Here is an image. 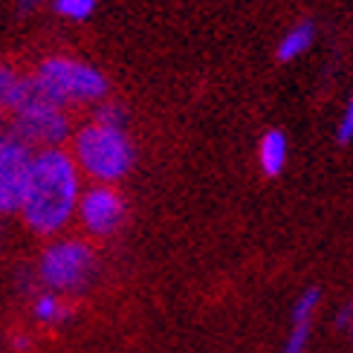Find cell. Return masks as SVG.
<instances>
[{
    "label": "cell",
    "instance_id": "obj_10",
    "mask_svg": "<svg viewBox=\"0 0 353 353\" xmlns=\"http://www.w3.org/2000/svg\"><path fill=\"white\" fill-rule=\"evenodd\" d=\"M316 41V26L313 21H301L290 29V32L278 41V61H296V58H301L307 50L313 47Z\"/></svg>",
    "mask_w": 353,
    "mask_h": 353
},
{
    "label": "cell",
    "instance_id": "obj_6",
    "mask_svg": "<svg viewBox=\"0 0 353 353\" xmlns=\"http://www.w3.org/2000/svg\"><path fill=\"white\" fill-rule=\"evenodd\" d=\"M32 154L35 151L18 137H0V214H12L21 209Z\"/></svg>",
    "mask_w": 353,
    "mask_h": 353
},
{
    "label": "cell",
    "instance_id": "obj_15",
    "mask_svg": "<svg viewBox=\"0 0 353 353\" xmlns=\"http://www.w3.org/2000/svg\"><path fill=\"white\" fill-rule=\"evenodd\" d=\"M14 76H18V72H12L6 64H0V116H3V93H6V87L12 84Z\"/></svg>",
    "mask_w": 353,
    "mask_h": 353
},
{
    "label": "cell",
    "instance_id": "obj_4",
    "mask_svg": "<svg viewBox=\"0 0 353 353\" xmlns=\"http://www.w3.org/2000/svg\"><path fill=\"white\" fill-rule=\"evenodd\" d=\"M96 255L84 241H58L43 249L38 278L52 292H79L93 281Z\"/></svg>",
    "mask_w": 353,
    "mask_h": 353
},
{
    "label": "cell",
    "instance_id": "obj_1",
    "mask_svg": "<svg viewBox=\"0 0 353 353\" xmlns=\"http://www.w3.org/2000/svg\"><path fill=\"white\" fill-rule=\"evenodd\" d=\"M79 165L61 148H47L32 154L29 165L21 214L29 229L38 234H55L67 226V220L76 214V205L81 197Z\"/></svg>",
    "mask_w": 353,
    "mask_h": 353
},
{
    "label": "cell",
    "instance_id": "obj_14",
    "mask_svg": "<svg viewBox=\"0 0 353 353\" xmlns=\"http://www.w3.org/2000/svg\"><path fill=\"white\" fill-rule=\"evenodd\" d=\"M336 139H339V145L353 142V96L347 99V108H345L342 119H339V128H336Z\"/></svg>",
    "mask_w": 353,
    "mask_h": 353
},
{
    "label": "cell",
    "instance_id": "obj_2",
    "mask_svg": "<svg viewBox=\"0 0 353 353\" xmlns=\"http://www.w3.org/2000/svg\"><path fill=\"white\" fill-rule=\"evenodd\" d=\"M72 163L101 185L119 183L137 163V148L119 128L84 125L72 139Z\"/></svg>",
    "mask_w": 353,
    "mask_h": 353
},
{
    "label": "cell",
    "instance_id": "obj_5",
    "mask_svg": "<svg viewBox=\"0 0 353 353\" xmlns=\"http://www.w3.org/2000/svg\"><path fill=\"white\" fill-rule=\"evenodd\" d=\"M12 137H18L29 148H35V145H41L43 151L58 148V145L70 137V119H67L64 108H58L43 99V101L29 105L21 113H14Z\"/></svg>",
    "mask_w": 353,
    "mask_h": 353
},
{
    "label": "cell",
    "instance_id": "obj_9",
    "mask_svg": "<svg viewBox=\"0 0 353 353\" xmlns=\"http://www.w3.org/2000/svg\"><path fill=\"white\" fill-rule=\"evenodd\" d=\"M287 157H290V142H287V134L284 130H267L258 142V163H261V171L267 176H278L287 165Z\"/></svg>",
    "mask_w": 353,
    "mask_h": 353
},
{
    "label": "cell",
    "instance_id": "obj_19",
    "mask_svg": "<svg viewBox=\"0 0 353 353\" xmlns=\"http://www.w3.org/2000/svg\"><path fill=\"white\" fill-rule=\"evenodd\" d=\"M347 330H350V339H353V319H350V325H347Z\"/></svg>",
    "mask_w": 353,
    "mask_h": 353
},
{
    "label": "cell",
    "instance_id": "obj_7",
    "mask_svg": "<svg viewBox=\"0 0 353 353\" xmlns=\"http://www.w3.org/2000/svg\"><path fill=\"white\" fill-rule=\"evenodd\" d=\"M76 212L81 217V223L87 232L99 234V238H108V234L119 232V226L125 223L128 205L122 200V194L113 185H93L87 188L84 194L79 197Z\"/></svg>",
    "mask_w": 353,
    "mask_h": 353
},
{
    "label": "cell",
    "instance_id": "obj_12",
    "mask_svg": "<svg viewBox=\"0 0 353 353\" xmlns=\"http://www.w3.org/2000/svg\"><path fill=\"white\" fill-rule=\"evenodd\" d=\"M55 12L70 21H87L96 12V0H55Z\"/></svg>",
    "mask_w": 353,
    "mask_h": 353
},
{
    "label": "cell",
    "instance_id": "obj_17",
    "mask_svg": "<svg viewBox=\"0 0 353 353\" xmlns=\"http://www.w3.org/2000/svg\"><path fill=\"white\" fill-rule=\"evenodd\" d=\"M41 3V0H21V9L26 12V9H32V6H38Z\"/></svg>",
    "mask_w": 353,
    "mask_h": 353
},
{
    "label": "cell",
    "instance_id": "obj_18",
    "mask_svg": "<svg viewBox=\"0 0 353 353\" xmlns=\"http://www.w3.org/2000/svg\"><path fill=\"white\" fill-rule=\"evenodd\" d=\"M14 345H18V347H29V339H26V336H21V339H14Z\"/></svg>",
    "mask_w": 353,
    "mask_h": 353
},
{
    "label": "cell",
    "instance_id": "obj_3",
    "mask_svg": "<svg viewBox=\"0 0 353 353\" xmlns=\"http://www.w3.org/2000/svg\"><path fill=\"white\" fill-rule=\"evenodd\" d=\"M35 81L41 93L58 108H64L67 101H99L110 90L101 70L64 55H52L47 61H41Z\"/></svg>",
    "mask_w": 353,
    "mask_h": 353
},
{
    "label": "cell",
    "instance_id": "obj_11",
    "mask_svg": "<svg viewBox=\"0 0 353 353\" xmlns=\"http://www.w3.org/2000/svg\"><path fill=\"white\" fill-rule=\"evenodd\" d=\"M35 316L47 325H55V321H67L70 319V307L58 301L55 292H43V296L35 299Z\"/></svg>",
    "mask_w": 353,
    "mask_h": 353
},
{
    "label": "cell",
    "instance_id": "obj_13",
    "mask_svg": "<svg viewBox=\"0 0 353 353\" xmlns=\"http://www.w3.org/2000/svg\"><path fill=\"white\" fill-rule=\"evenodd\" d=\"M96 125L125 130V125H128V113H125V108H119V105H101V108L96 110Z\"/></svg>",
    "mask_w": 353,
    "mask_h": 353
},
{
    "label": "cell",
    "instance_id": "obj_8",
    "mask_svg": "<svg viewBox=\"0 0 353 353\" xmlns=\"http://www.w3.org/2000/svg\"><path fill=\"white\" fill-rule=\"evenodd\" d=\"M321 292L316 287L304 290L301 299L292 307V330L287 336V345L281 353H304L307 342H310V330H313V316H316V307H319Z\"/></svg>",
    "mask_w": 353,
    "mask_h": 353
},
{
    "label": "cell",
    "instance_id": "obj_16",
    "mask_svg": "<svg viewBox=\"0 0 353 353\" xmlns=\"http://www.w3.org/2000/svg\"><path fill=\"white\" fill-rule=\"evenodd\" d=\"M350 319H353V304L342 307V310H339V316H336V325H339V327H345V330H347V325H350Z\"/></svg>",
    "mask_w": 353,
    "mask_h": 353
}]
</instances>
